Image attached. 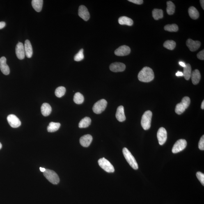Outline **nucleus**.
Segmentation results:
<instances>
[{
  "instance_id": "nucleus-1",
  "label": "nucleus",
  "mask_w": 204,
  "mask_h": 204,
  "mask_svg": "<svg viewBox=\"0 0 204 204\" xmlns=\"http://www.w3.org/2000/svg\"><path fill=\"white\" fill-rule=\"evenodd\" d=\"M138 77L139 80L142 82H150L154 79V73L150 67H145L140 71Z\"/></svg>"
},
{
  "instance_id": "nucleus-2",
  "label": "nucleus",
  "mask_w": 204,
  "mask_h": 204,
  "mask_svg": "<svg viewBox=\"0 0 204 204\" xmlns=\"http://www.w3.org/2000/svg\"><path fill=\"white\" fill-rule=\"evenodd\" d=\"M122 153L126 160L131 167L134 169H138V166L137 163L134 156L129 150L127 148H124L122 149Z\"/></svg>"
},
{
  "instance_id": "nucleus-3",
  "label": "nucleus",
  "mask_w": 204,
  "mask_h": 204,
  "mask_svg": "<svg viewBox=\"0 0 204 204\" xmlns=\"http://www.w3.org/2000/svg\"><path fill=\"white\" fill-rule=\"evenodd\" d=\"M190 102V99L189 97H184L182 99L181 102L177 104L175 109V113L178 115L182 114L189 107Z\"/></svg>"
},
{
  "instance_id": "nucleus-4",
  "label": "nucleus",
  "mask_w": 204,
  "mask_h": 204,
  "mask_svg": "<svg viewBox=\"0 0 204 204\" xmlns=\"http://www.w3.org/2000/svg\"><path fill=\"white\" fill-rule=\"evenodd\" d=\"M152 113L150 111H147L142 117L141 125L145 130H148L151 126Z\"/></svg>"
},
{
  "instance_id": "nucleus-5",
  "label": "nucleus",
  "mask_w": 204,
  "mask_h": 204,
  "mask_svg": "<svg viewBox=\"0 0 204 204\" xmlns=\"http://www.w3.org/2000/svg\"><path fill=\"white\" fill-rule=\"evenodd\" d=\"M43 173L44 177L51 183L57 184L59 182V176L54 171L47 169H46L45 171Z\"/></svg>"
},
{
  "instance_id": "nucleus-6",
  "label": "nucleus",
  "mask_w": 204,
  "mask_h": 204,
  "mask_svg": "<svg viewBox=\"0 0 204 204\" xmlns=\"http://www.w3.org/2000/svg\"><path fill=\"white\" fill-rule=\"evenodd\" d=\"M99 166L108 173H113L115 171L113 166L109 161L104 158L99 159L98 161Z\"/></svg>"
},
{
  "instance_id": "nucleus-7",
  "label": "nucleus",
  "mask_w": 204,
  "mask_h": 204,
  "mask_svg": "<svg viewBox=\"0 0 204 204\" xmlns=\"http://www.w3.org/2000/svg\"><path fill=\"white\" fill-rule=\"evenodd\" d=\"M107 102L104 99H102L96 102L93 107V112L96 114H100L105 110Z\"/></svg>"
},
{
  "instance_id": "nucleus-8",
  "label": "nucleus",
  "mask_w": 204,
  "mask_h": 204,
  "mask_svg": "<svg viewBox=\"0 0 204 204\" xmlns=\"http://www.w3.org/2000/svg\"><path fill=\"white\" fill-rule=\"evenodd\" d=\"M187 145V141L185 140H179L173 145L172 152L173 154H176L182 151L186 148Z\"/></svg>"
},
{
  "instance_id": "nucleus-9",
  "label": "nucleus",
  "mask_w": 204,
  "mask_h": 204,
  "mask_svg": "<svg viewBox=\"0 0 204 204\" xmlns=\"http://www.w3.org/2000/svg\"><path fill=\"white\" fill-rule=\"evenodd\" d=\"M157 137L159 144L160 145H164L167 138V133L164 128L161 127L159 129L157 132Z\"/></svg>"
},
{
  "instance_id": "nucleus-10",
  "label": "nucleus",
  "mask_w": 204,
  "mask_h": 204,
  "mask_svg": "<svg viewBox=\"0 0 204 204\" xmlns=\"http://www.w3.org/2000/svg\"><path fill=\"white\" fill-rule=\"evenodd\" d=\"M9 124L12 127L17 128L21 125V122L16 115L13 114L9 115L7 118Z\"/></svg>"
},
{
  "instance_id": "nucleus-11",
  "label": "nucleus",
  "mask_w": 204,
  "mask_h": 204,
  "mask_svg": "<svg viewBox=\"0 0 204 204\" xmlns=\"http://www.w3.org/2000/svg\"><path fill=\"white\" fill-rule=\"evenodd\" d=\"M130 49L127 45L120 46L115 51V54L117 56H125L130 54Z\"/></svg>"
},
{
  "instance_id": "nucleus-12",
  "label": "nucleus",
  "mask_w": 204,
  "mask_h": 204,
  "mask_svg": "<svg viewBox=\"0 0 204 204\" xmlns=\"http://www.w3.org/2000/svg\"><path fill=\"white\" fill-rule=\"evenodd\" d=\"M16 54L19 59L22 60L25 56L24 47L22 42H19L17 43L16 47Z\"/></svg>"
},
{
  "instance_id": "nucleus-13",
  "label": "nucleus",
  "mask_w": 204,
  "mask_h": 204,
  "mask_svg": "<svg viewBox=\"0 0 204 204\" xmlns=\"http://www.w3.org/2000/svg\"><path fill=\"white\" fill-rule=\"evenodd\" d=\"M109 68L110 70L113 72H122L125 70L126 65L123 63L116 62L111 64Z\"/></svg>"
},
{
  "instance_id": "nucleus-14",
  "label": "nucleus",
  "mask_w": 204,
  "mask_h": 204,
  "mask_svg": "<svg viewBox=\"0 0 204 204\" xmlns=\"http://www.w3.org/2000/svg\"><path fill=\"white\" fill-rule=\"evenodd\" d=\"M186 45L188 47L190 50L195 51L199 48L201 45V43L199 41H194L192 39H189L186 41Z\"/></svg>"
},
{
  "instance_id": "nucleus-15",
  "label": "nucleus",
  "mask_w": 204,
  "mask_h": 204,
  "mask_svg": "<svg viewBox=\"0 0 204 204\" xmlns=\"http://www.w3.org/2000/svg\"><path fill=\"white\" fill-rule=\"evenodd\" d=\"M78 15L79 17L85 21H88L89 19L90 15L88 8L84 5H82L79 7Z\"/></svg>"
},
{
  "instance_id": "nucleus-16",
  "label": "nucleus",
  "mask_w": 204,
  "mask_h": 204,
  "mask_svg": "<svg viewBox=\"0 0 204 204\" xmlns=\"http://www.w3.org/2000/svg\"><path fill=\"white\" fill-rule=\"evenodd\" d=\"M7 59L4 56L0 58V69L5 75H8L10 73L9 67L6 63Z\"/></svg>"
},
{
  "instance_id": "nucleus-17",
  "label": "nucleus",
  "mask_w": 204,
  "mask_h": 204,
  "mask_svg": "<svg viewBox=\"0 0 204 204\" xmlns=\"http://www.w3.org/2000/svg\"><path fill=\"white\" fill-rule=\"evenodd\" d=\"M93 140L92 136L90 135H86L82 136L80 139V143L82 146L88 147L89 146Z\"/></svg>"
},
{
  "instance_id": "nucleus-18",
  "label": "nucleus",
  "mask_w": 204,
  "mask_h": 204,
  "mask_svg": "<svg viewBox=\"0 0 204 204\" xmlns=\"http://www.w3.org/2000/svg\"><path fill=\"white\" fill-rule=\"evenodd\" d=\"M116 117L119 121L123 122L126 119L123 106H119L117 109L116 113Z\"/></svg>"
},
{
  "instance_id": "nucleus-19",
  "label": "nucleus",
  "mask_w": 204,
  "mask_h": 204,
  "mask_svg": "<svg viewBox=\"0 0 204 204\" xmlns=\"http://www.w3.org/2000/svg\"><path fill=\"white\" fill-rule=\"evenodd\" d=\"M25 55L28 58H31L33 55V49L31 42L28 40H26L24 45Z\"/></svg>"
},
{
  "instance_id": "nucleus-20",
  "label": "nucleus",
  "mask_w": 204,
  "mask_h": 204,
  "mask_svg": "<svg viewBox=\"0 0 204 204\" xmlns=\"http://www.w3.org/2000/svg\"><path fill=\"white\" fill-rule=\"evenodd\" d=\"M191 77L192 81L193 84L197 85L199 83L201 79V74L199 70L196 69L191 73Z\"/></svg>"
},
{
  "instance_id": "nucleus-21",
  "label": "nucleus",
  "mask_w": 204,
  "mask_h": 204,
  "mask_svg": "<svg viewBox=\"0 0 204 204\" xmlns=\"http://www.w3.org/2000/svg\"><path fill=\"white\" fill-rule=\"evenodd\" d=\"M41 111L43 116H48L51 111V107L50 105L47 103H44L42 104L41 107Z\"/></svg>"
},
{
  "instance_id": "nucleus-22",
  "label": "nucleus",
  "mask_w": 204,
  "mask_h": 204,
  "mask_svg": "<svg viewBox=\"0 0 204 204\" xmlns=\"http://www.w3.org/2000/svg\"><path fill=\"white\" fill-rule=\"evenodd\" d=\"M43 1L42 0H33L31 2L32 6L37 12H40L43 6Z\"/></svg>"
},
{
  "instance_id": "nucleus-23",
  "label": "nucleus",
  "mask_w": 204,
  "mask_h": 204,
  "mask_svg": "<svg viewBox=\"0 0 204 204\" xmlns=\"http://www.w3.org/2000/svg\"><path fill=\"white\" fill-rule=\"evenodd\" d=\"M118 22L121 25H126L128 26H132L134 24V22L132 19L126 17H120L118 19Z\"/></svg>"
},
{
  "instance_id": "nucleus-24",
  "label": "nucleus",
  "mask_w": 204,
  "mask_h": 204,
  "mask_svg": "<svg viewBox=\"0 0 204 204\" xmlns=\"http://www.w3.org/2000/svg\"><path fill=\"white\" fill-rule=\"evenodd\" d=\"M61 124L59 122H50L47 127V130L49 132H54L59 129Z\"/></svg>"
},
{
  "instance_id": "nucleus-25",
  "label": "nucleus",
  "mask_w": 204,
  "mask_h": 204,
  "mask_svg": "<svg viewBox=\"0 0 204 204\" xmlns=\"http://www.w3.org/2000/svg\"><path fill=\"white\" fill-rule=\"evenodd\" d=\"M188 13L190 17L193 19H197L199 17V13L197 9L194 7H191L189 8Z\"/></svg>"
},
{
  "instance_id": "nucleus-26",
  "label": "nucleus",
  "mask_w": 204,
  "mask_h": 204,
  "mask_svg": "<svg viewBox=\"0 0 204 204\" xmlns=\"http://www.w3.org/2000/svg\"><path fill=\"white\" fill-rule=\"evenodd\" d=\"M183 74L186 80H188L190 78L191 74V67L190 64H187L186 66L184 67Z\"/></svg>"
},
{
  "instance_id": "nucleus-27",
  "label": "nucleus",
  "mask_w": 204,
  "mask_h": 204,
  "mask_svg": "<svg viewBox=\"0 0 204 204\" xmlns=\"http://www.w3.org/2000/svg\"><path fill=\"white\" fill-rule=\"evenodd\" d=\"M91 122V120L88 117L83 118L81 120L79 124V127L80 128L88 127L90 125Z\"/></svg>"
},
{
  "instance_id": "nucleus-28",
  "label": "nucleus",
  "mask_w": 204,
  "mask_h": 204,
  "mask_svg": "<svg viewBox=\"0 0 204 204\" xmlns=\"http://www.w3.org/2000/svg\"><path fill=\"white\" fill-rule=\"evenodd\" d=\"M152 16L156 20L162 19L163 17V11L159 9H154L152 11Z\"/></svg>"
},
{
  "instance_id": "nucleus-29",
  "label": "nucleus",
  "mask_w": 204,
  "mask_h": 204,
  "mask_svg": "<svg viewBox=\"0 0 204 204\" xmlns=\"http://www.w3.org/2000/svg\"><path fill=\"white\" fill-rule=\"evenodd\" d=\"M166 11L168 15H173L175 13V7L173 2L168 1L167 2Z\"/></svg>"
},
{
  "instance_id": "nucleus-30",
  "label": "nucleus",
  "mask_w": 204,
  "mask_h": 204,
  "mask_svg": "<svg viewBox=\"0 0 204 204\" xmlns=\"http://www.w3.org/2000/svg\"><path fill=\"white\" fill-rule=\"evenodd\" d=\"M84 97L79 92H77L74 95V101L76 104H82L84 101Z\"/></svg>"
},
{
  "instance_id": "nucleus-31",
  "label": "nucleus",
  "mask_w": 204,
  "mask_h": 204,
  "mask_svg": "<svg viewBox=\"0 0 204 204\" xmlns=\"http://www.w3.org/2000/svg\"><path fill=\"white\" fill-rule=\"evenodd\" d=\"M176 42L173 40H167L163 44V46L165 48L169 50H173L175 49L176 46Z\"/></svg>"
},
{
  "instance_id": "nucleus-32",
  "label": "nucleus",
  "mask_w": 204,
  "mask_h": 204,
  "mask_svg": "<svg viewBox=\"0 0 204 204\" xmlns=\"http://www.w3.org/2000/svg\"><path fill=\"white\" fill-rule=\"evenodd\" d=\"M66 92V89L63 86L58 87L55 91V94L58 97H61L65 95Z\"/></svg>"
},
{
  "instance_id": "nucleus-33",
  "label": "nucleus",
  "mask_w": 204,
  "mask_h": 204,
  "mask_svg": "<svg viewBox=\"0 0 204 204\" xmlns=\"http://www.w3.org/2000/svg\"><path fill=\"white\" fill-rule=\"evenodd\" d=\"M164 29L169 32H177L178 31V27L176 24H168L164 26Z\"/></svg>"
},
{
  "instance_id": "nucleus-34",
  "label": "nucleus",
  "mask_w": 204,
  "mask_h": 204,
  "mask_svg": "<svg viewBox=\"0 0 204 204\" xmlns=\"http://www.w3.org/2000/svg\"><path fill=\"white\" fill-rule=\"evenodd\" d=\"M84 50L81 49L76 54L74 57V60L76 61H80L84 59Z\"/></svg>"
},
{
  "instance_id": "nucleus-35",
  "label": "nucleus",
  "mask_w": 204,
  "mask_h": 204,
  "mask_svg": "<svg viewBox=\"0 0 204 204\" xmlns=\"http://www.w3.org/2000/svg\"><path fill=\"white\" fill-rule=\"evenodd\" d=\"M196 176L197 178L201 183L202 185L204 186V174L201 172H198L196 173Z\"/></svg>"
},
{
  "instance_id": "nucleus-36",
  "label": "nucleus",
  "mask_w": 204,
  "mask_h": 204,
  "mask_svg": "<svg viewBox=\"0 0 204 204\" xmlns=\"http://www.w3.org/2000/svg\"><path fill=\"white\" fill-rule=\"evenodd\" d=\"M198 148L200 150H204V135L202 136L200 138V140L198 143Z\"/></svg>"
},
{
  "instance_id": "nucleus-37",
  "label": "nucleus",
  "mask_w": 204,
  "mask_h": 204,
  "mask_svg": "<svg viewBox=\"0 0 204 204\" xmlns=\"http://www.w3.org/2000/svg\"><path fill=\"white\" fill-rule=\"evenodd\" d=\"M197 57L198 58V59L202 60H204V50L200 51V52L198 53L197 55Z\"/></svg>"
},
{
  "instance_id": "nucleus-38",
  "label": "nucleus",
  "mask_w": 204,
  "mask_h": 204,
  "mask_svg": "<svg viewBox=\"0 0 204 204\" xmlns=\"http://www.w3.org/2000/svg\"><path fill=\"white\" fill-rule=\"evenodd\" d=\"M128 1L131 2L138 5L142 4L143 2V0H129Z\"/></svg>"
},
{
  "instance_id": "nucleus-39",
  "label": "nucleus",
  "mask_w": 204,
  "mask_h": 204,
  "mask_svg": "<svg viewBox=\"0 0 204 204\" xmlns=\"http://www.w3.org/2000/svg\"><path fill=\"white\" fill-rule=\"evenodd\" d=\"M6 25L4 22H0V29H2Z\"/></svg>"
},
{
  "instance_id": "nucleus-40",
  "label": "nucleus",
  "mask_w": 204,
  "mask_h": 204,
  "mask_svg": "<svg viewBox=\"0 0 204 204\" xmlns=\"http://www.w3.org/2000/svg\"><path fill=\"white\" fill-rule=\"evenodd\" d=\"M177 77H180V76H183V73L181 72H177L176 74H175Z\"/></svg>"
},
{
  "instance_id": "nucleus-41",
  "label": "nucleus",
  "mask_w": 204,
  "mask_h": 204,
  "mask_svg": "<svg viewBox=\"0 0 204 204\" xmlns=\"http://www.w3.org/2000/svg\"><path fill=\"white\" fill-rule=\"evenodd\" d=\"M179 64H180V65H181V66L183 67H184L186 66V64L185 63H183V62H182V61L179 62Z\"/></svg>"
},
{
  "instance_id": "nucleus-42",
  "label": "nucleus",
  "mask_w": 204,
  "mask_h": 204,
  "mask_svg": "<svg viewBox=\"0 0 204 204\" xmlns=\"http://www.w3.org/2000/svg\"><path fill=\"white\" fill-rule=\"evenodd\" d=\"M200 3H201V6L203 10H204V1L203 0H200Z\"/></svg>"
},
{
  "instance_id": "nucleus-43",
  "label": "nucleus",
  "mask_w": 204,
  "mask_h": 204,
  "mask_svg": "<svg viewBox=\"0 0 204 204\" xmlns=\"http://www.w3.org/2000/svg\"><path fill=\"white\" fill-rule=\"evenodd\" d=\"M40 170L41 172H42V173H44V172L45 171L46 169H45V168L40 167Z\"/></svg>"
},
{
  "instance_id": "nucleus-44",
  "label": "nucleus",
  "mask_w": 204,
  "mask_h": 204,
  "mask_svg": "<svg viewBox=\"0 0 204 204\" xmlns=\"http://www.w3.org/2000/svg\"><path fill=\"white\" fill-rule=\"evenodd\" d=\"M201 108L202 109H204V100L203 101V102H202V105H201Z\"/></svg>"
},
{
  "instance_id": "nucleus-45",
  "label": "nucleus",
  "mask_w": 204,
  "mask_h": 204,
  "mask_svg": "<svg viewBox=\"0 0 204 204\" xmlns=\"http://www.w3.org/2000/svg\"><path fill=\"white\" fill-rule=\"evenodd\" d=\"M2 145L1 143H0V149L2 148Z\"/></svg>"
}]
</instances>
